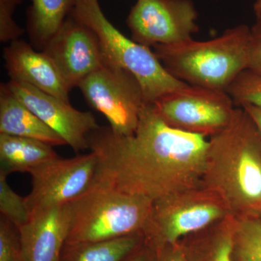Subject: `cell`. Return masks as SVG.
<instances>
[{
  "label": "cell",
  "instance_id": "cell-1",
  "mask_svg": "<svg viewBox=\"0 0 261 261\" xmlns=\"http://www.w3.org/2000/svg\"><path fill=\"white\" fill-rule=\"evenodd\" d=\"M207 137L173 128L153 104H146L133 135H117L110 126L89 134V149L97 158L89 189H111L153 202L200 187Z\"/></svg>",
  "mask_w": 261,
  "mask_h": 261
},
{
  "label": "cell",
  "instance_id": "cell-2",
  "mask_svg": "<svg viewBox=\"0 0 261 261\" xmlns=\"http://www.w3.org/2000/svg\"><path fill=\"white\" fill-rule=\"evenodd\" d=\"M201 186L235 218L261 210V136L243 108H235L227 126L208 139Z\"/></svg>",
  "mask_w": 261,
  "mask_h": 261
},
{
  "label": "cell",
  "instance_id": "cell-3",
  "mask_svg": "<svg viewBox=\"0 0 261 261\" xmlns=\"http://www.w3.org/2000/svg\"><path fill=\"white\" fill-rule=\"evenodd\" d=\"M250 28L228 29L207 41L190 39L176 44L154 46L153 51L170 74L190 84L225 91L248 68Z\"/></svg>",
  "mask_w": 261,
  "mask_h": 261
},
{
  "label": "cell",
  "instance_id": "cell-4",
  "mask_svg": "<svg viewBox=\"0 0 261 261\" xmlns=\"http://www.w3.org/2000/svg\"><path fill=\"white\" fill-rule=\"evenodd\" d=\"M66 243H95L142 233L152 201L107 188H92L68 202Z\"/></svg>",
  "mask_w": 261,
  "mask_h": 261
},
{
  "label": "cell",
  "instance_id": "cell-5",
  "mask_svg": "<svg viewBox=\"0 0 261 261\" xmlns=\"http://www.w3.org/2000/svg\"><path fill=\"white\" fill-rule=\"evenodd\" d=\"M70 16L90 29L98 38L105 60L132 73L146 104L187 85L168 73L153 50L128 39L106 18L98 0H78Z\"/></svg>",
  "mask_w": 261,
  "mask_h": 261
},
{
  "label": "cell",
  "instance_id": "cell-6",
  "mask_svg": "<svg viewBox=\"0 0 261 261\" xmlns=\"http://www.w3.org/2000/svg\"><path fill=\"white\" fill-rule=\"evenodd\" d=\"M221 199L202 186L154 200L142 235L149 248L177 244L228 216Z\"/></svg>",
  "mask_w": 261,
  "mask_h": 261
},
{
  "label": "cell",
  "instance_id": "cell-7",
  "mask_svg": "<svg viewBox=\"0 0 261 261\" xmlns=\"http://www.w3.org/2000/svg\"><path fill=\"white\" fill-rule=\"evenodd\" d=\"M78 87L89 106L106 117L113 132L122 136L135 133L146 103L135 75L106 61Z\"/></svg>",
  "mask_w": 261,
  "mask_h": 261
},
{
  "label": "cell",
  "instance_id": "cell-8",
  "mask_svg": "<svg viewBox=\"0 0 261 261\" xmlns=\"http://www.w3.org/2000/svg\"><path fill=\"white\" fill-rule=\"evenodd\" d=\"M153 106L173 128L209 137L227 126L236 108L225 91L188 84L160 98Z\"/></svg>",
  "mask_w": 261,
  "mask_h": 261
},
{
  "label": "cell",
  "instance_id": "cell-9",
  "mask_svg": "<svg viewBox=\"0 0 261 261\" xmlns=\"http://www.w3.org/2000/svg\"><path fill=\"white\" fill-rule=\"evenodd\" d=\"M197 18L191 0H137L126 23L133 40L150 47L192 39L200 29Z\"/></svg>",
  "mask_w": 261,
  "mask_h": 261
},
{
  "label": "cell",
  "instance_id": "cell-10",
  "mask_svg": "<svg viewBox=\"0 0 261 261\" xmlns=\"http://www.w3.org/2000/svg\"><path fill=\"white\" fill-rule=\"evenodd\" d=\"M97 166L94 152L58 157L31 171L32 191L25 197L31 215L75 200L92 185Z\"/></svg>",
  "mask_w": 261,
  "mask_h": 261
},
{
  "label": "cell",
  "instance_id": "cell-11",
  "mask_svg": "<svg viewBox=\"0 0 261 261\" xmlns=\"http://www.w3.org/2000/svg\"><path fill=\"white\" fill-rule=\"evenodd\" d=\"M42 51L54 62L70 90L106 62L96 34L70 16Z\"/></svg>",
  "mask_w": 261,
  "mask_h": 261
},
{
  "label": "cell",
  "instance_id": "cell-12",
  "mask_svg": "<svg viewBox=\"0 0 261 261\" xmlns=\"http://www.w3.org/2000/svg\"><path fill=\"white\" fill-rule=\"evenodd\" d=\"M7 84L15 97L55 130L74 152L89 149L88 136L99 127L92 113L78 111L69 102L29 84L13 80Z\"/></svg>",
  "mask_w": 261,
  "mask_h": 261
},
{
  "label": "cell",
  "instance_id": "cell-13",
  "mask_svg": "<svg viewBox=\"0 0 261 261\" xmlns=\"http://www.w3.org/2000/svg\"><path fill=\"white\" fill-rule=\"evenodd\" d=\"M3 57L10 80L29 84L69 102L70 89L54 62L44 51L34 50L28 43L18 39L5 48Z\"/></svg>",
  "mask_w": 261,
  "mask_h": 261
},
{
  "label": "cell",
  "instance_id": "cell-14",
  "mask_svg": "<svg viewBox=\"0 0 261 261\" xmlns=\"http://www.w3.org/2000/svg\"><path fill=\"white\" fill-rule=\"evenodd\" d=\"M18 231L24 260L61 261L69 231L68 204L32 214Z\"/></svg>",
  "mask_w": 261,
  "mask_h": 261
},
{
  "label": "cell",
  "instance_id": "cell-15",
  "mask_svg": "<svg viewBox=\"0 0 261 261\" xmlns=\"http://www.w3.org/2000/svg\"><path fill=\"white\" fill-rule=\"evenodd\" d=\"M0 134L25 137L51 146L66 145L55 130L15 97L8 84L0 87Z\"/></svg>",
  "mask_w": 261,
  "mask_h": 261
},
{
  "label": "cell",
  "instance_id": "cell-16",
  "mask_svg": "<svg viewBox=\"0 0 261 261\" xmlns=\"http://www.w3.org/2000/svg\"><path fill=\"white\" fill-rule=\"evenodd\" d=\"M236 218L228 216L180 241L187 261H235Z\"/></svg>",
  "mask_w": 261,
  "mask_h": 261
},
{
  "label": "cell",
  "instance_id": "cell-17",
  "mask_svg": "<svg viewBox=\"0 0 261 261\" xmlns=\"http://www.w3.org/2000/svg\"><path fill=\"white\" fill-rule=\"evenodd\" d=\"M59 157L53 146L40 141L0 134V173H30Z\"/></svg>",
  "mask_w": 261,
  "mask_h": 261
},
{
  "label": "cell",
  "instance_id": "cell-18",
  "mask_svg": "<svg viewBox=\"0 0 261 261\" xmlns=\"http://www.w3.org/2000/svg\"><path fill=\"white\" fill-rule=\"evenodd\" d=\"M78 0H32L28 11V32L32 42L43 49L64 23Z\"/></svg>",
  "mask_w": 261,
  "mask_h": 261
},
{
  "label": "cell",
  "instance_id": "cell-19",
  "mask_svg": "<svg viewBox=\"0 0 261 261\" xmlns=\"http://www.w3.org/2000/svg\"><path fill=\"white\" fill-rule=\"evenodd\" d=\"M145 244L142 233L95 243L68 244L66 261H125Z\"/></svg>",
  "mask_w": 261,
  "mask_h": 261
},
{
  "label": "cell",
  "instance_id": "cell-20",
  "mask_svg": "<svg viewBox=\"0 0 261 261\" xmlns=\"http://www.w3.org/2000/svg\"><path fill=\"white\" fill-rule=\"evenodd\" d=\"M233 259L261 261V220L255 216L236 218Z\"/></svg>",
  "mask_w": 261,
  "mask_h": 261
},
{
  "label": "cell",
  "instance_id": "cell-21",
  "mask_svg": "<svg viewBox=\"0 0 261 261\" xmlns=\"http://www.w3.org/2000/svg\"><path fill=\"white\" fill-rule=\"evenodd\" d=\"M226 92L235 107L253 106L261 108V75L246 69L238 75Z\"/></svg>",
  "mask_w": 261,
  "mask_h": 261
},
{
  "label": "cell",
  "instance_id": "cell-22",
  "mask_svg": "<svg viewBox=\"0 0 261 261\" xmlns=\"http://www.w3.org/2000/svg\"><path fill=\"white\" fill-rule=\"evenodd\" d=\"M7 177L0 173V213L19 229L29 222L32 215L25 197L19 195L10 187Z\"/></svg>",
  "mask_w": 261,
  "mask_h": 261
},
{
  "label": "cell",
  "instance_id": "cell-23",
  "mask_svg": "<svg viewBox=\"0 0 261 261\" xmlns=\"http://www.w3.org/2000/svg\"><path fill=\"white\" fill-rule=\"evenodd\" d=\"M0 261H25L18 228L2 216L0 218Z\"/></svg>",
  "mask_w": 261,
  "mask_h": 261
},
{
  "label": "cell",
  "instance_id": "cell-24",
  "mask_svg": "<svg viewBox=\"0 0 261 261\" xmlns=\"http://www.w3.org/2000/svg\"><path fill=\"white\" fill-rule=\"evenodd\" d=\"M23 0H0V41L12 42L18 40L23 34V30L13 19L17 7Z\"/></svg>",
  "mask_w": 261,
  "mask_h": 261
},
{
  "label": "cell",
  "instance_id": "cell-25",
  "mask_svg": "<svg viewBox=\"0 0 261 261\" xmlns=\"http://www.w3.org/2000/svg\"><path fill=\"white\" fill-rule=\"evenodd\" d=\"M255 15L256 20L250 28L247 69L261 75V13Z\"/></svg>",
  "mask_w": 261,
  "mask_h": 261
},
{
  "label": "cell",
  "instance_id": "cell-26",
  "mask_svg": "<svg viewBox=\"0 0 261 261\" xmlns=\"http://www.w3.org/2000/svg\"><path fill=\"white\" fill-rule=\"evenodd\" d=\"M152 250L151 261H187L185 250L180 242L173 245H162Z\"/></svg>",
  "mask_w": 261,
  "mask_h": 261
},
{
  "label": "cell",
  "instance_id": "cell-27",
  "mask_svg": "<svg viewBox=\"0 0 261 261\" xmlns=\"http://www.w3.org/2000/svg\"><path fill=\"white\" fill-rule=\"evenodd\" d=\"M152 249H142V247L135 252L133 255H130L129 258L125 261H151L152 260Z\"/></svg>",
  "mask_w": 261,
  "mask_h": 261
},
{
  "label": "cell",
  "instance_id": "cell-28",
  "mask_svg": "<svg viewBox=\"0 0 261 261\" xmlns=\"http://www.w3.org/2000/svg\"><path fill=\"white\" fill-rule=\"evenodd\" d=\"M242 108H243L251 117L261 136V108L253 106H245Z\"/></svg>",
  "mask_w": 261,
  "mask_h": 261
},
{
  "label": "cell",
  "instance_id": "cell-29",
  "mask_svg": "<svg viewBox=\"0 0 261 261\" xmlns=\"http://www.w3.org/2000/svg\"><path fill=\"white\" fill-rule=\"evenodd\" d=\"M253 10L255 14L261 13V0H256L253 5Z\"/></svg>",
  "mask_w": 261,
  "mask_h": 261
},
{
  "label": "cell",
  "instance_id": "cell-30",
  "mask_svg": "<svg viewBox=\"0 0 261 261\" xmlns=\"http://www.w3.org/2000/svg\"><path fill=\"white\" fill-rule=\"evenodd\" d=\"M254 216H256V217L261 220V210L259 211L258 212H257L256 214L254 215Z\"/></svg>",
  "mask_w": 261,
  "mask_h": 261
}]
</instances>
